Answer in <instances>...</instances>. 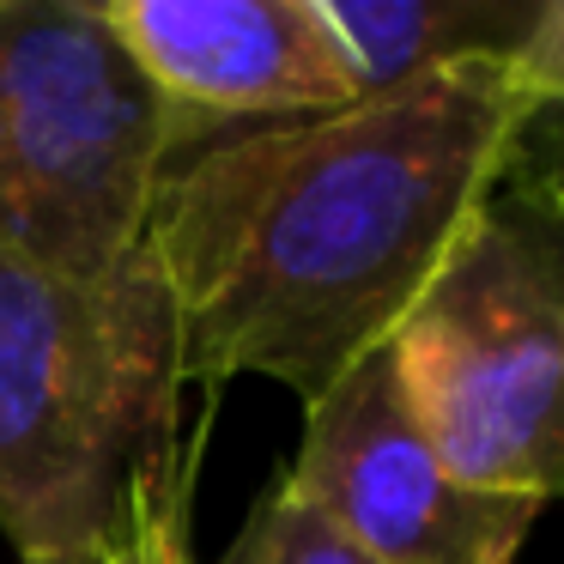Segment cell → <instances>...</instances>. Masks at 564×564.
I'll return each instance as SVG.
<instances>
[{
  "mask_svg": "<svg viewBox=\"0 0 564 564\" xmlns=\"http://www.w3.org/2000/svg\"><path fill=\"white\" fill-rule=\"evenodd\" d=\"M546 0H322L358 98L462 62H516Z\"/></svg>",
  "mask_w": 564,
  "mask_h": 564,
  "instance_id": "obj_7",
  "label": "cell"
},
{
  "mask_svg": "<svg viewBox=\"0 0 564 564\" xmlns=\"http://www.w3.org/2000/svg\"><path fill=\"white\" fill-rule=\"evenodd\" d=\"M183 322L152 243L104 280L0 249V534L19 564L122 546L183 443Z\"/></svg>",
  "mask_w": 564,
  "mask_h": 564,
  "instance_id": "obj_2",
  "label": "cell"
},
{
  "mask_svg": "<svg viewBox=\"0 0 564 564\" xmlns=\"http://www.w3.org/2000/svg\"><path fill=\"white\" fill-rule=\"evenodd\" d=\"M183 147L207 140L140 74L104 0H0V249L62 280L116 273Z\"/></svg>",
  "mask_w": 564,
  "mask_h": 564,
  "instance_id": "obj_4",
  "label": "cell"
},
{
  "mask_svg": "<svg viewBox=\"0 0 564 564\" xmlns=\"http://www.w3.org/2000/svg\"><path fill=\"white\" fill-rule=\"evenodd\" d=\"M104 19L207 147L365 104L322 0H104Z\"/></svg>",
  "mask_w": 564,
  "mask_h": 564,
  "instance_id": "obj_6",
  "label": "cell"
},
{
  "mask_svg": "<svg viewBox=\"0 0 564 564\" xmlns=\"http://www.w3.org/2000/svg\"><path fill=\"white\" fill-rule=\"evenodd\" d=\"M437 455L479 491L564 498V183L510 164L389 340Z\"/></svg>",
  "mask_w": 564,
  "mask_h": 564,
  "instance_id": "obj_3",
  "label": "cell"
},
{
  "mask_svg": "<svg viewBox=\"0 0 564 564\" xmlns=\"http://www.w3.org/2000/svg\"><path fill=\"white\" fill-rule=\"evenodd\" d=\"M219 564H370V558L280 467L268 479V491L256 498V510L243 516V528L231 534V546L219 552Z\"/></svg>",
  "mask_w": 564,
  "mask_h": 564,
  "instance_id": "obj_8",
  "label": "cell"
},
{
  "mask_svg": "<svg viewBox=\"0 0 564 564\" xmlns=\"http://www.w3.org/2000/svg\"><path fill=\"white\" fill-rule=\"evenodd\" d=\"M528 122L510 62H462L340 116L225 134L159 188L147 243L188 389L273 377L322 401L394 340Z\"/></svg>",
  "mask_w": 564,
  "mask_h": 564,
  "instance_id": "obj_1",
  "label": "cell"
},
{
  "mask_svg": "<svg viewBox=\"0 0 564 564\" xmlns=\"http://www.w3.org/2000/svg\"><path fill=\"white\" fill-rule=\"evenodd\" d=\"M188 498H195V449L171 474L140 486L128 534L116 546L122 564H195V552H188Z\"/></svg>",
  "mask_w": 564,
  "mask_h": 564,
  "instance_id": "obj_10",
  "label": "cell"
},
{
  "mask_svg": "<svg viewBox=\"0 0 564 564\" xmlns=\"http://www.w3.org/2000/svg\"><path fill=\"white\" fill-rule=\"evenodd\" d=\"M31 564H122V552H104V558H31Z\"/></svg>",
  "mask_w": 564,
  "mask_h": 564,
  "instance_id": "obj_11",
  "label": "cell"
},
{
  "mask_svg": "<svg viewBox=\"0 0 564 564\" xmlns=\"http://www.w3.org/2000/svg\"><path fill=\"white\" fill-rule=\"evenodd\" d=\"M285 474L370 564H516L540 516V503L479 491L443 462L389 346L304 406Z\"/></svg>",
  "mask_w": 564,
  "mask_h": 564,
  "instance_id": "obj_5",
  "label": "cell"
},
{
  "mask_svg": "<svg viewBox=\"0 0 564 564\" xmlns=\"http://www.w3.org/2000/svg\"><path fill=\"white\" fill-rule=\"evenodd\" d=\"M510 67L528 91V122H522V140H516V164L564 183V0L540 7V25L528 31L522 55Z\"/></svg>",
  "mask_w": 564,
  "mask_h": 564,
  "instance_id": "obj_9",
  "label": "cell"
}]
</instances>
